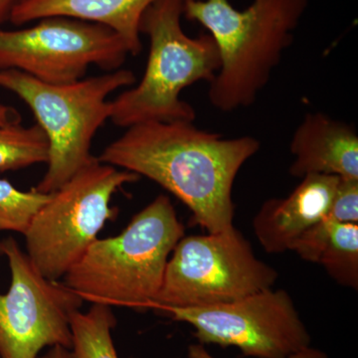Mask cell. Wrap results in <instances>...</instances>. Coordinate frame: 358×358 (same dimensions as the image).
<instances>
[{"label": "cell", "instance_id": "obj_1", "mask_svg": "<svg viewBox=\"0 0 358 358\" xmlns=\"http://www.w3.org/2000/svg\"><path fill=\"white\" fill-rule=\"evenodd\" d=\"M260 145L252 136L224 138L193 122H150L129 127L98 159L155 181L190 209L193 224L219 233L234 227L233 185Z\"/></svg>", "mask_w": 358, "mask_h": 358}, {"label": "cell", "instance_id": "obj_2", "mask_svg": "<svg viewBox=\"0 0 358 358\" xmlns=\"http://www.w3.org/2000/svg\"><path fill=\"white\" fill-rule=\"evenodd\" d=\"M308 6V0H254L238 10L229 0H185L183 15L206 28L217 45L220 68L208 91L214 108L228 113L253 105Z\"/></svg>", "mask_w": 358, "mask_h": 358}, {"label": "cell", "instance_id": "obj_3", "mask_svg": "<svg viewBox=\"0 0 358 358\" xmlns=\"http://www.w3.org/2000/svg\"><path fill=\"white\" fill-rule=\"evenodd\" d=\"M182 237L185 226L173 202L159 195L117 236L98 238L63 282L92 305L150 310Z\"/></svg>", "mask_w": 358, "mask_h": 358}, {"label": "cell", "instance_id": "obj_4", "mask_svg": "<svg viewBox=\"0 0 358 358\" xmlns=\"http://www.w3.org/2000/svg\"><path fill=\"white\" fill-rule=\"evenodd\" d=\"M185 0H159L148 7L141 33L150 38L145 74L136 87L110 101V120L120 128L150 122H194L196 113L181 100L187 87L210 83L220 68L217 45L210 34L196 38L183 31Z\"/></svg>", "mask_w": 358, "mask_h": 358}, {"label": "cell", "instance_id": "obj_5", "mask_svg": "<svg viewBox=\"0 0 358 358\" xmlns=\"http://www.w3.org/2000/svg\"><path fill=\"white\" fill-rule=\"evenodd\" d=\"M119 69L68 84H48L17 70H0V88L20 96L31 110L49 143L48 167L35 189L50 193L96 159L91 152L99 129L110 117L115 91L136 83Z\"/></svg>", "mask_w": 358, "mask_h": 358}, {"label": "cell", "instance_id": "obj_6", "mask_svg": "<svg viewBox=\"0 0 358 358\" xmlns=\"http://www.w3.org/2000/svg\"><path fill=\"white\" fill-rule=\"evenodd\" d=\"M140 178L96 157L50 193L23 235L26 254L40 274L51 281L63 279L114 217L115 193Z\"/></svg>", "mask_w": 358, "mask_h": 358}, {"label": "cell", "instance_id": "obj_7", "mask_svg": "<svg viewBox=\"0 0 358 358\" xmlns=\"http://www.w3.org/2000/svg\"><path fill=\"white\" fill-rule=\"evenodd\" d=\"M278 272L257 258L239 230L182 237L167 261L150 310L232 303L273 288Z\"/></svg>", "mask_w": 358, "mask_h": 358}, {"label": "cell", "instance_id": "obj_8", "mask_svg": "<svg viewBox=\"0 0 358 358\" xmlns=\"http://www.w3.org/2000/svg\"><path fill=\"white\" fill-rule=\"evenodd\" d=\"M30 27H0V70H17L48 84L83 79L90 66L112 72L129 55L124 40L107 26L52 16Z\"/></svg>", "mask_w": 358, "mask_h": 358}, {"label": "cell", "instance_id": "obj_9", "mask_svg": "<svg viewBox=\"0 0 358 358\" xmlns=\"http://www.w3.org/2000/svg\"><path fill=\"white\" fill-rule=\"evenodd\" d=\"M155 310L192 326L200 345L233 346L244 357L289 358L312 343L307 326L285 289H264L222 305Z\"/></svg>", "mask_w": 358, "mask_h": 358}, {"label": "cell", "instance_id": "obj_10", "mask_svg": "<svg viewBox=\"0 0 358 358\" xmlns=\"http://www.w3.org/2000/svg\"><path fill=\"white\" fill-rule=\"evenodd\" d=\"M11 282L0 294V355L37 358L45 348H72L70 317L84 301L61 281L40 274L13 237L2 240Z\"/></svg>", "mask_w": 358, "mask_h": 358}, {"label": "cell", "instance_id": "obj_11", "mask_svg": "<svg viewBox=\"0 0 358 358\" xmlns=\"http://www.w3.org/2000/svg\"><path fill=\"white\" fill-rule=\"evenodd\" d=\"M291 194L266 200L253 219V229L268 254L292 251L296 242L329 213L339 178L310 174Z\"/></svg>", "mask_w": 358, "mask_h": 358}, {"label": "cell", "instance_id": "obj_12", "mask_svg": "<svg viewBox=\"0 0 358 358\" xmlns=\"http://www.w3.org/2000/svg\"><path fill=\"white\" fill-rule=\"evenodd\" d=\"M289 174L303 178L326 174L358 179V134L355 129L322 113H308L289 145Z\"/></svg>", "mask_w": 358, "mask_h": 358}, {"label": "cell", "instance_id": "obj_13", "mask_svg": "<svg viewBox=\"0 0 358 358\" xmlns=\"http://www.w3.org/2000/svg\"><path fill=\"white\" fill-rule=\"evenodd\" d=\"M159 0H20L11 11L14 25L65 16L107 26L128 46L129 55L143 48L141 22L148 7Z\"/></svg>", "mask_w": 358, "mask_h": 358}, {"label": "cell", "instance_id": "obj_14", "mask_svg": "<svg viewBox=\"0 0 358 358\" xmlns=\"http://www.w3.org/2000/svg\"><path fill=\"white\" fill-rule=\"evenodd\" d=\"M292 251L308 262L319 264L341 286L358 289V224L322 219L296 242Z\"/></svg>", "mask_w": 358, "mask_h": 358}, {"label": "cell", "instance_id": "obj_15", "mask_svg": "<svg viewBox=\"0 0 358 358\" xmlns=\"http://www.w3.org/2000/svg\"><path fill=\"white\" fill-rule=\"evenodd\" d=\"M117 320L112 308L92 305L87 312L70 317L72 350L77 358H119L112 331Z\"/></svg>", "mask_w": 358, "mask_h": 358}, {"label": "cell", "instance_id": "obj_16", "mask_svg": "<svg viewBox=\"0 0 358 358\" xmlns=\"http://www.w3.org/2000/svg\"><path fill=\"white\" fill-rule=\"evenodd\" d=\"M49 143L38 124L0 126V171L47 164Z\"/></svg>", "mask_w": 358, "mask_h": 358}, {"label": "cell", "instance_id": "obj_17", "mask_svg": "<svg viewBox=\"0 0 358 358\" xmlns=\"http://www.w3.org/2000/svg\"><path fill=\"white\" fill-rule=\"evenodd\" d=\"M50 194L22 192L6 179L0 178V231H13L24 235L30 223Z\"/></svg>", "mask_w": 358, "mask_h": 358}, {"label": "cell", "instance_id": "obj_18", "mask_svg": "<svg viewBox=\"0 0 358 358\" xmlns=\"http://www.w3.org/2000/svg\"><path fill=\"white\" fill-rule=\"evenodd\" d=\"M327 217L336 222L358 224V179L339 178Z\"/></svg>", "mask_w": 358, "mask_h": 358}, {"label": "cell", "instance_id": "obj_19", "mask_svg": "<svg viewBox=\"0 0 358 358\" xmlns=\"http://www.w3.org/2000/svg\"><path fill=\"white\" fill-rule=\"evenodd\" d=\"M188 357L189 358H215L209 355L208 352L205 350L204 345H200V343L190 345L188 348ZM289 358H329V357L322 350L310 346L307 350L296 353V355Z\"/></svg>", "mask_w": 358, "mask_h": 358}, {"label": "cell", "instance_id": "obj_20", "mask_svg": "<svg viewBox=\"0 0 358 358\" xmlns=\"http://www.w3.org/2000/svg\"><path fill=\"white\" fill-rule=\"evenodd\" d=\"M20 122H21V115L17 110L10 106L0 103V126L20 124Z\"/></svg>", "mask_w": 358, "mask_h": 358}, {"label": "cell", "instance_id": "obj_21", "mask_svg": "<svg viewBox=\"0 0 358 358\" xmlns=\"http://www.w3.org/2000/svg\"><path fill=\"white\" fill-rule=\"evenodd\" d=\"M37 358H77L72 348H65L62 345H54L47 348L43 355Z\"/></svg>", "mask_w": 358, "mask_h": 358}, {"label": "cell", "instance_id": "obj_22", "mask_svg": "<svg viewBox=\"0 0 358 358\" xmlns=\"http://www.w3.org/2000/svg\"><path fill=\"white\" fill-rule=\"evenodd\" d=\"M20 0H0V27L9 20L11 11Z\"/></svg>", "mask_w": 358, "mask_h": 358}, {"label": "cell", "instance_id": "obj_23", "mask_svg": "<svg viewBox=\"0 0 358 358\" xmlns=\"http://www.w3.org/2000/svg\"><path fill=\"white\" fill-rule=\"evenodd\" d=\"M2 240H0V252H1Z\"/></svg>", "mask_w": 358, "mask_h": 358}, {"label": "cell", "instance_id": "obj_24", "mask_svg": "<svg viewBox=\"0 0 358 358\" xmlns=\"http://www.w3.org/2000/svg\"><path fill=\"white\" fill-rule=\"evenodd\" d=\"M0 358H2L1 355H0Z\"/></svg>", "mask_w": 358, "mask_h": 358}]
</instances>
